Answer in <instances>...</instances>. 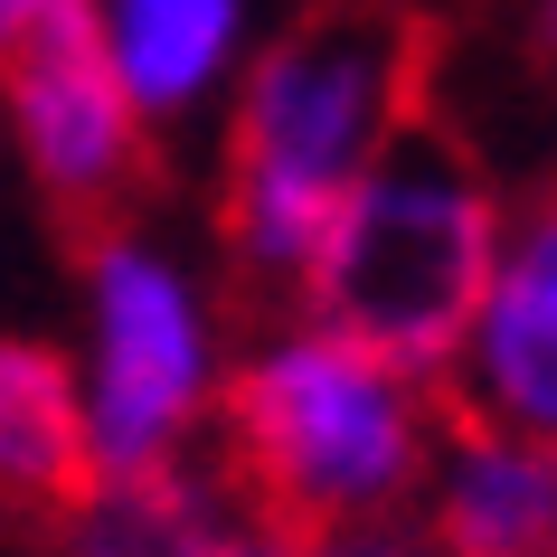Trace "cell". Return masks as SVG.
<instances>
[{
	"instance_id": "obj_1",
	"label": "cell",
	"mask_w": 557,
	"mask_h": 557,
	"mask_svg": "<svg viewBox=\"0 0 557 557\" xmlns=\"http://www.w3.org/2000/svg\"><path fill=\"white\" fill-rule=\"evenodd\" d=\"M416 29L379 0L312 10L246 48L218 104V246L246 284L294 294L312 236L416 123Z\"/></svg>"
},
{
	"instance_id": "obj_2",
	"label": "cell",
	"mask_w": 557,
	"mask_h": 557,
	"mask_svg": "<svg viewBox=\"0 0 557 557\" xmlns=\"http://www.w3.org/2000/svg\"><path fill=\"white\" fill-rule=\"evenodd\" d=\"M444 387L407 359L369 350L350 331L284 312V322L227 359L218 444L246 510L294 539L322 529L407 520L444 444Z\"/></svg>"
},
{
	"instance_id": "obj_3",
	"label": "cell",
	"mask_w": 557,
	"mask_h": 557,
	"mask_svg": "<svg viewBox=\"0 0 557 557\" xmlns=\"http://www.w3.org/2000/svg\"><path fill=\"white\" fill-rule=\"evenodd\" d=\"M500 227H510L500 171L454 123L416 114L359 171L350 199L331 208V227L312 236L284 302L425 369V379H444V359H454L472 302H482V274L500 256Z\"/></svg>"
},
{
	"instance_id": "obj_4",
	"label": "cell",
	"mask_w": 557,
	"mask_h": 557,
	"mask_svg": "<svg viewBox=\"0 0 557 557\" xmlns=\"http://www.w3.org/2000/svg\"><path fill=\"white\" fill-rule=\"evenodd\" d=\"M227 294L189 246L151 227H104L76 274V407H86L95 482L208 463L227 397Z\"/></svg>"
},
{
	"instance_id": "obj_5",
	"label": "cell",
	"mask_w": 557,
	"mask_h": 557,
	"mask_svg": "<svg viewBox=\"0 0 557 557\" xmlns=\"http://www.w3.org/2000/svg\"><path fill=\"white\" fill-rule=\"evenodd\" d=\"M0 143L29 171L38 199L76 208V218L123 208V189L143 180L151 123L114 86V66L95 58L76 10L48 20V29H29L20 48H0Z\"/></svg>"
},
{
	"instance_id": "obj_6",
	"label": "cell",
	"mask_w": 557,
	"mask_h": 557,
	"mask_svg": "<svg viewBox=\"0 0 557 557\" xmlns=\"http://www.w3.org/2000/svg\"><path fill=\"white\" fill-rule=\"evenodd\" d=\"M435 387L463 407V425L557 444V208H529L500 227L482 302Z\"/></svg>"
},
{
	"instance_id": "obj_7",
	"label": "cell",
	"mask_w": 557,
	"mask_h": 557,
	"mask_svg": "<svg viewBox=\"0 0 557 557\" xmlns=\"http://www.w3.org/2000/svg\"><path fill=\"white\" fill-rule=\"evenodd\" d=\"M58 557H302V539L246 510L227 472L180 463L133 472V482H86L58 510Z\"/></svg>"
},
{
	"instance_id": "obj_8",
	"label": "cell",
	"mask_w": 557,
	"mask_h": 557,
	"mask_svg": "<svg viewBox=\"0 0 557 557\" xmlns=\"http://www.w3.org/2000/svg\"><path fill=\"white\" fill-rule=\"evenodd\" d=\"M76 20L151 133L218 114L256 48V0H76Z\"/></svg>"
},
{
	"instance_id": "obj_9",
	"label": "cell",
	"mask_w": 557,
	"mask_h": 557,
	"mask_svg": "<svg viewBox=\"0 0 557 557\" xmlns=\"http://www.w3.org/2000/svg\"><path fill=\"white\" fill-rule=\"evenodd\" d=\"M425 557H557V444L500 425H444L425 472Z\"/></svg>"
},
{
	"instance_id": "obj_10",
	"label": "cell",
	"mask_w": 557,
	"mask_h": 557,
	"mask_svg": "<svg viewBox=\"0 0 557 557\" xmlns=\"http://www.w3.org/2000/svg\"><path fill=\"white\" fill-rule=\"evenodd\" d=\"M86 482H95V454H86V407H76L66 350L38 331H0V510L58 520Z\"/></svg>"
},
{
	"instance_id": "obj_11",
	"label": "cell",
	"mask_w": 557,
	"mask_h": 557,
	"mask_svg": "<svg viewBox=\"0 0 557 557\" xmlns=\"http://www.w3.org/2000/svg\"><path fill=\"white\" fill-rule=\"evenodd\" d=\"M302 557H425L407 520H369V529H322V539H302Z\"/></svg>"
},
{
	"instance_id": "obj_12",
	"label": "cell",
	"mask_w": 557,
	"mask_h": 557,
	"mask_svg": "<svg viewBox=\"0 0 557 557\" xmlns=\"http://www.w3.org/2000/svg\"><path fill=\"white\" fill-rule=\"evenodd\" d=\"M76 0H0V48H20L29 29H48V20H66Z\"/></svg>"
},
{
	"instance_id": "obj_13",
	"label": "cell",
	"mask_w": 557,
	"mask_h": 557,
	"mask_svg": "<svg viewBox=\"0 0 557 557\" xmlns=\"http://www.w3.org/2000/svg\"><path fill=\"white\" fill-rule=\"evenodd\" d=\"M529 29H539V58L557 66V0H529Z\"/></svg>"
}]
</instances>
